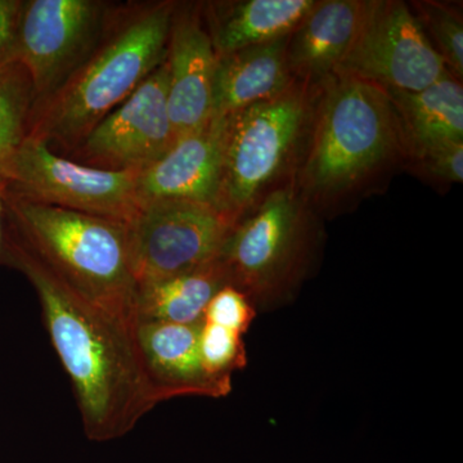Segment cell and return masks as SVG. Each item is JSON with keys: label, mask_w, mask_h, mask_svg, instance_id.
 Masks as SVG:
<instances>
[{"label": "cell", "mask_w": 463, "mask_h": 463, "mask_svg": "<svg viewBox=\"0 0 463 463\" xmlns=\"http://www.w3.org/2000/svg\"><path fill=\"white\" fill-rule=\"evenodd\" d=\"M224 125L225 116H213L196 132L179 138L154 164L139 170V205L157 200H190L214 205L221 176Z\"/></svg>", "instance_id": "cell-14"}, {"label": "cell", "mask_w": 463, "mask_h": 463, "mask_svg": "<svg viewBox=\"0 0 463 463\" xmlns=\"http://www.w3.org/2000/svg\"><path fill=\"white\" fill-rule=\"evenodd\" d=\"M201 325L137 323V345L157 403L173 398H224L230 394L232 381L215 379L203 368Z\"/></svg>", "instance_id": "cell-13"}, {"label": "cell", "mask_w": 463, "mask_h": 463, "mask_svg": "<svg viewBox=\"0 0 463 463\" xmlns=\"http://www.w3.org/2000/svg\"><path fill=\"white\" fill-rule=\"evenodd\" d=\"M138 172L97 169L58 154L27 136L12 156L3 181L23 199L127 224L138 210Z\"/></svg>", "instance_id": "cell-7"}, {"label": "cell", "mask_w": 463, "mask_h": 463, "mask_svg": "<svg viewBox=\"0 0 463 463\" xmlns=\"http://www.w3.org/2000/svg\"><path fill=\"white\" fill-rule=\"evenodd\" d=\"M216 58L203 5L176 3L167 43V105L175 142L214 116Z\"/></svg>", "instance_id": "cell-12"}, {"label": "cell", "mask_w": 463, "mask_h": 463, "mask_svg": "<svg viewBox=\"0 0 463 463\" xmlns=\"http://www.w3.org/2000/svg\"><path fill=\"white\" fill-rule=\"evenodd\" d=\"M407 158L388 91L334 74L319 84L295 184L317 214H336L379 191Z\"/></svg>", "instance_id": "cell-2"}, {"label": "cell", "mask_w": 463, "mask_h": 463, "mask_svg": "<svg viewBox=\"0 0 463 463\" xmlns=\"http://www.w3.org/2000/svg\"><path fill=\"white\" fill-rule=\"evenodd\" d=\"M405 166L437 187L463 181V141L441 142L420 149L408 158Z\"/></svg>", "instance_id": "cell-23"}, {"label": "cell", "mask_w": 463, "mask_h": 463, "mask_svg": "<svg viewBox=\"0 0 463 463\" xmlns=\"http://www.w3.org/2000/svg\"><path fill=\"white\" fill-rule=\"evenodd\" d=\"M176 2L112 12L93 53L54 93L33 103L29 133L69 154L166 60Z\"/></svg>", "instance_id": "cell-3"}, {"label": "cell", "mask_w": 463, "mask_h": 463, "mask_svg": "<svg viewBox=\"0 0 463 463\" xmlns=\"http://www.w3.org/2000/svg\"><path fill=\"white\" fill-rule=\"evenodd\" d=\"M386 91L401 124L408 158L438 143L463 141L462 79L453 72L425 90Z\"/></svg>", "instance_id": "cell-18"}, {"label": "cell", "mask_w": 463, "mask_h": 463, "mask_svg": "<svg viewBox=\"0 0 463 463\" xmlns=\"http://www.w3.org/2000/svg\"><path fill=\"white\" fill-rule=\"evenodd\" d=\"M5 183L0 182V249H2L3 233H5Z\"/></svg>", "instance_id": "cell-26"}, {"label": "cell", "mask_w": 463, "mask_h": 463, "mask_svg": "<svg viewBox=\"0 0 463 463\" xmlns=\"http://www.w3.org/2000/svg\"><path fill=\"white\" fill-rule=\"evenodd\" d=\"M368 0H316L288 35V63L298 83L317 87L339 69L364 21Z\"/></svg>", "instance_id": "cell-15"}, {"label": "cell", "mask_w": 463, "mask_h": 463, "mask_svg": "<svg viewBox=\"0 0 463 463\" xmlns=\"http://www.w3.org/2000/svg\"><path fill=\"white\" fill-rule=\"evenodd\" d=\"M318 216L295 181L268 194L234 225L216 259L227 285L255 307L285 303L315 264Z\"/></svg>", "instance_id": "cell-6"}, {"label": "cell", "mask_w": 463, "mask_h": 463, "mask_svg": "<svg viewBox=\"0 0 463 463\" xmlns=\"http://www.w3.org/2000/svg\"><path fill=\"white\" fill-rule=\"evenodd\" d=\"M243 335L221 326L203 322L200 354L206 373L219 380L232 381V374L248 364Z\"/></svg>", "instance_id": "cell-22"}, {"label": "cell", "mask_w": 463, "mask_h": 463, "mask_svg": "<svg viewBox=\"0 0 463 463\" xmlns=\"http://www.w3.org/2000/svg\"><path fill=\"white\" fill-rule=\"evenodd\" d=\"M111 8L99 0H27L18 17L12 60L25 67L36 100L54 93L93 53Z\"/></svg>", "instance_id": "cell-9"}, {"label": "cell", "mask_w": 463, "mask_h": 463, "mask_svg": "<svg viewBox=\"0 0 463 463\" xmlns=\"http://www.w3.org/2000/svg\"><path fill=\"white\" fill-rule=\"evenodd\" d=\"M448 71L407 3L368 0L352 48L335 74L354 75L385 90L417 91Z\"/></svg>", "instance_id": "cell-10"}, {"label": "cell", "mask_w": 463, "mask_h": 463, "mask_svg": "<svg viewBox=\"0 0 463 463\" xmlns=\"http://www.w3.org/2000/svg\"><path fill=\"white\" fill-rule=\"evenodd\" d=\"M434 50L457 78H463V18L458 7L435 0L410 5Z\"/></svg>", "instance_id": "cell-21"}, {"label": "cell", "mask_w": 463, "mask_h": 463, "mask_svg": "<svg viewBox=\"0 0 463 463\" xmlns=\"http://www.w3.org/2000/svg\"><path fill=\"white\" fill-rule=\"evenodd\" d=\"M288 36L219 57L214 115H230L285 93L297 81L288 63Z\"/></svg>", "instance_id": "cell-17"}, {"label": "cell", "mask_w": 463, "mask_h": 463, "mask_svg": "<svg viewBox=\"0 0 463 463\" xmlns=\"http://www.w3.org/2000/svg\"><path fill=\"white\" fill-rule=\"evenodd\" d=\"M21 7V0H0V65L12 60Z\"/></svg>", "instance_id": "cell-25"}, {"label": "cell", "mask_w": 463, "mask_h": 463, "mask_svg": "<svg viewBox=\"0 0 463 463\" xmlns=\"http://www.w3.org/2000/svg\"><path fill=\"white\" fill-rule=\"evenodd\" d=\"M5 233L80 297L136 326L138 283L127 225L23 199L5 188Z\"/></svg>", "instance_id": "cell-4"}, {"label": "cell", "mask_w": 463, "mask_h": 463, "mask_svg": "<svg viewBox=\"0 0 463 463\" xmlns=\"http://www.w3.org/2000/svg\"><path fill=\"white\" fill-rule=\"evenodd\" d=\"M125 225L138 285L214 263L234 228L213 203L190 200L141 203Z\"/></svg>", "instance_id": "cell-8"}, {"label": "cell", "mask_w": 463, "mask_h": 463, "mask_svg": "<svg viewBox=\"0 0 463 463\" xmlns=\"http://www.w3.org/2000/svg\"><path fill=\"white\" fill-rule=\"evenodd\" d=\"M316 0H239L203 5L216 58L286 38Z\"/></svg>", "instance_id": "cell-16"}, {"label": "cell", "mask_w": 463, "mask_h": 463, "mask_svg": "<svg viewBox=\"0 0 463 463\" xmlns=\"http://www.w3.org/2000/svg\"><path fill=\"white\" fill-rule=\"evenodd\" d=\"M318 87L297 81L272 99L225 115L214 206L234 225L268 194L295 181Z\"/></svg>", "instance_id": "cell-5"}, {"label": "cell", "mask_w": 463, "mask_h": 463, "mask_svg": "<svg viewBox=\"0 0 463 463\" xmlns=\"http://www.w3.org/2000/svg\"><path fill=\"white\" fill-rule=\"evenodd\" d=\"M257 317V307L243 292L224 286L210 300L203 322L243 335Z\"/></svg>", "instance_id": "cell-24"}, {"label": "cell", "mask_w": 463, "mask_h": 463, "mask_svg": "<svg viewBox=\"0 0 463 463\" xmlns=\"http://www.w3.org/2000/svg\"><path fill=\"white\" fill-rule=\"evenodd\" d=\"M224 286L227 281L218 261L192 272L141 283L137 289L136 321L200 325L210 300Z\"/></svg>", "instance_id": "cell-19"}, {"label": "cell", "mask_w": 463, "mask_h": 463, "mask_svg": "<svg viewBox=\"0 0 463 463\" xmlns=\"http://www.w3.org/2000/svg\"><path fill=\"white\" fill-rule=\"evenodd\" d=\"M0 263L20 270L38 295L43 321L71 381L87 438L109 441L132 431L158 404L137 345L136 326L80 297L5 233Z\"/></svg>", "instance_id": "cell-1"}, {"label": "cell", "mask_w": 463, "mask_h": 463, "mask_svg": "<svg viewBox=\"0 0 463 463\" xmlns=\"http://www.w3.org/2000/svg\"><path fill=\"white\" fill-rule=\"evenodd\" d=\"M36 96L25 67L11 60L0 65V182L12 156L25 141Z\"/></svg>", "instance_id": "cell-20"}, {"label": "cell", "mask_w": 463, "mask_h": 463, "mask_svg": "<svg viewBox=\"0 0 463 463\" xmlns=\"http://www.w3.org/2000/svg\"><path fill=\"white\" fill-rule=\"evenodd\" d=\"M174 143L165 60L67 157L97 169L139 172L166 154Z\"/></svg>", "instance_id": "cell-11"}]
</instances>
